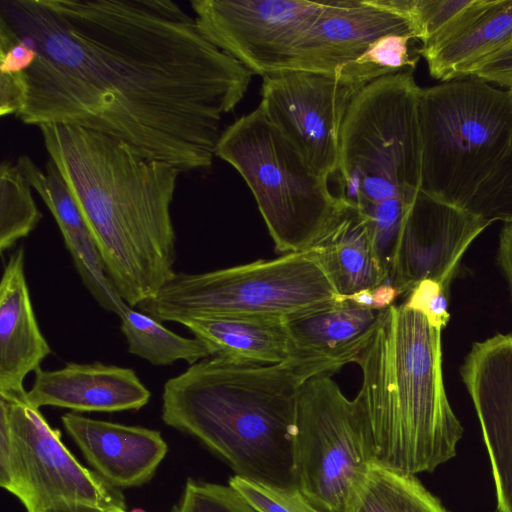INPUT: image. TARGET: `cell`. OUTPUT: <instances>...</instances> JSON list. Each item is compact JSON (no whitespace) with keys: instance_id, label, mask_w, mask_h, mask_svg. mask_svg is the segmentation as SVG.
Here are the masks:
<instances>
[{"instance_id":"obj_1","label":"cell","mask_w":512,"mask_h":512,"mask_svg":"<svg viewBox=\"0 0 512 512\" xmlns=\"http://www.w3.org/2000/svg\"><path fill=\"white\" fill-rule=\"evenodd\" d=\"M0 22L37 52L0 75L15 117L101 132L180 172L211 167L253 76L171 0H1Z\"/></svg>"},{"instance_id":"obj_2","label":"cell","mask_w":512,"mask_h":512,"mask_svg":"<svg viewBox=\"0 0 512 512\" xmlns=\"http://www.w3.org/2000/svg\"><path fill=\"white\" fill-rule=\"evenodd\" d=\"M38 128L121 298L137 307L154 297L177 274L171 204L180 170L98 131Z\"/></svg>"},{"instance_id":"obj_3","label":"cell","mask_w":512,"mask_h":512,"mask_svg":"<svg viewBox=\"0 0 512 512\" xmlns=\"http://www.w3.org/2000/svg\"><path fill=\"white\" fill-rule=\"evenodd\" d=\"M339 368L321 358L257 364L210 357L163 386L162 420L222 457L236 475L299 489L297 410L309 379Z\"/></svg>"},{"instance_id":"obj_4","label":"cell","mask_w":512,"mask_h":512,"mask_svg":"<svg viewBox=\"0 0 512 512\" xmlns=\"http://www.w3.org/2000/svg\"><path fill=\"white\" fill-rule=\"evenodd\" d=\"M441 332L422 312L392 305L355 361L362 383L354 399L367 423L375 466L416 475L457 454L464 427L445 391Z\"/></svg>"},{"instance_id":"obj_5","label":"cell","mask_w":512,"mask_h":512,"mask_svg":"<svg viewBox=\"0 0 512 512\" xmlns=\"http://www.w3.org/2000/svg\"><path fill=\"white\" fill-rule=\"evenodd\" d=\"M421 191L468 208L512 148V92L479 78L420 88Z\"/></svg>"},{"instance_id":"obj_6","label":"cell","mask_w":512,"mask_h":512,"mask_svg":"<svg viewBox=\"0 0 512 512\" xmlns=\"http://www.w3.org/2000/svg\"><path fill=\"white\" fill-rule=\"evenodd\" d=\"M420 88L413 71L379 78L352 99L340 135L337 197L364 211L421 189Z\"/></svg>"},{"instance_id":"obj_7","label":"cell","mask_w":512,"mask_h":512,"mask_svg":"<svg viewBox=\"0 0 512 512\" xmlns=\"http://www.w3.org/2000/svg\"><path fill=\"white\" fill-rule=\"evenodd\" d=\"M215 156L252 192L278 253L307 251L327 228L340 200L259 107L228 125Z\"/></svg>"},{"instance_id":"obj_8","label":"cell","mask_w":512,"mask_h":512,"mask_svg":"<svg viewBox=\"0 0 512 512\" xmlns=\"http://www.w3.org/2000/svg\"><path fill=\"white\" fill-rule=\"evenodd\" d=\"M310 251L289 253L206 273H177L137 308L160 322L210 316L287 318L337 300Z\"/></svg>"},{"instance_id":"obj_9","label":"cell","mask_w":512,"mask_h":512,"mask_svg":"<svg viewBox=\"0 0 512 512\" xmlns=\"http://www.w3.org/2000/svg\"><path fill=\"white\" fill-rule=\"evenodd\" d=\"M0 485L26 512H127L119 490L78 462L27 393L0 392Z\"/></svg>"},{"instance_id":"obj_10","label":"cell","mask_w":512,"mask_h":512,"mask_svg":"<svg viewBox=\"0 0 512 512\" xmlns=\"http://www.w3.org/2000/svg\"><path fill=\"white\" fill-rule=\"evenodd\" d=\"M375 454L363 413L331 379L303 384L298 398L299 490L320 512H356Z\"/></svg>"},{"instance_id":"obj_11","label":"cell","mask_w":512,"mask_h":512,"mask_svg":"<svg viewBox=\"0 0 512 512\" xmlns=\"http://www.w3.org/2000/svg\"><path fill=\"white\" fill-rule=\"evenodd\" d=\"M201 33L253 75L288 69L292 47L326 0H193Z\"/></svg>"},{"instance_id":"obj_12","label":"cell","mask_w":512,"mask_h":512,"mask_svg":"<svg viewBox=\"0 0 512 512\" xmlns=\"http://www.w3.org/2000/svg\"><path fill=\"white\" fill-rule=\"evenodd\" d=\"M359 91L337 75L287 70L263 78L258 107L329 179L338 170L342 124Z\"/></svg>"},{"instance_id":"obj_13","label":"cell","mask_w":512,"mask_h":512,"mask_svg":"<svg viewBox=\"0 0 512 512\" xmlns=\"http://www.w3.org/2000/svg\"><path fill=\"white\" fill-rule=\"evenodd\" d=\"M492 222L420 190L404 217L390 283L407 296L423 280L449 290L468 247Z\"/></svg>"},{"instance_id":"obj_14","label":"cell","mask_w":512,"mask_h":512,"mask_svg":"<svg viewBox=\"0 0 512 512\" xmlns=\"http://www.w3.org/2000/svg\"><path fill=\"white\" fill-rule=\"evenodd\" d=\"M460 375L489 457L496 512H512V333L474 342Z\"/></svg>"},{"instance_id":"obj_15","label":"cell","mask_w":512,"mask_h":512,"mask_svg":"<svg viewBox=\"0 0 512 512\" xmlns=\"http://www.w3.org/2000/svg\"><path fill=\"white\" fill-rule=\"evenodd\" d=\"M393 33L418 39L410 18L381 0H326L293 45L287 70L335 75L378 38Z\"/></svg>"},{"instance_id":"obj_16","label":"cell","mask_w":512,"mask_h":512,"mask_svg":"<svg viewBox=\"0 0 512 512\" xmlns=\"http://www.w3.org/2000/svg\"><path fill=\"white\" fill-rule=\"evenodd\" d=\"M151 393L131 368L67 363L56 370L39 369L27 391L36 408L53 406L76 412H120L144 407Z\"/></svg>"},{"instance_id":"obj_17","label":"cell","mask_w":512,"mask_h":512,"mask_svg":"<svg viewBox=\"0 0 512 512\" xmlns=\"http://www.w3.org/2000/svg\"><path fill=\"white\" fill-rule=\"evenodd\" d=\"M61 420L94 471L117 489L147 482L167 453V444L157 430L76 413H66Z\"/></svg>"},{"instance_id":"obj_18","label":"cell","mask_w":512,"mask_h":512,"mask_svg":"<svg viewBox=\"0 0 512 512\" xmlns=\"http://www.w3.org/2000/svg\"><path fill=\"white\" fill-rule=\"evenodd\" d=\"M16 164L50 210L88 292L104 310L118 316L128 304L110 280L96 239L53 160L47 159L45 171L24 154Z\"/></svg>"},{"instance_id":"obj_19","label":"cell","mask_w":512,"mask_h":512,"mask_svg":"<svg viewBox=\"0 0 512 512\" xmlns=\"http://www.w3.org/2000/svg\"><path fill=\"white\" fill-rule=\"evenodd\" d=\"M25 250L9 256L0 283V392L26 394L24 380L52 353L35 317L25 277Z\"/></svg>"},{"instance_id":"obj_20","label":"cell","mask_w":512,"mask_h":512,"mask_svg":"<svg viewBox=\"0 0 512 512\" xmlns=\"http://www.w3.org/2000/svg\"><path fill=\"white\" fill-rule=\"evenodd\" d=\"M309 250L338 295L373 289L389 279V271L375 251L365 215L341 200L333 219Z\"/></svg>"},{"instance_id":"obj_21","label":"cell","mask_w":512,"mask_h":512,"mask_svg":"<svg viewBox=\"0 0 512 512\" xmlns=\"http://www.w3.org/2000/svg\"><path fill=\"white\" fill-rule=\"evenodd\" d=\"M384 310L337 300L311 311L284 318L298 349L325 359L339 369L355 362L374 336Z\"/></svg>"},{"instance_id":"obj_22","label":"cell","mask_w":512,"mask_h":512,"mask_svg":"<svg viewBox=\"0 0 512 512\" xmlns=\"http://www.w3.org/2000/svg\"><path fill=\"white\" fill-rule=\"evenodd\" d=\"M180 324L205 344L212 357L257 364L313 357L298 349L284 318L210 316L188 318Z\"/></svg>"},{"instance_id":"obj_23","label":"cell","mask_w":512,"mask_h":512,"mask_svg":"<svg viewBox=\"0 0 512 512\" xmlns=\"http://www.w3.org/2000/svg\"><path fill=\"white\" fill-rule=\"evenodd\" d=\"M512 41V0H489L461 31L420 52L429 74L441 82L472 76L487 58Z\"/></svg>"},{"instance_id":"obj_24","label":"cell","mask_w":512,"mask_h":512,"mask_svg":"<svg viewBox=\"0 0 512 512\" xmlns=\"http://www.w3.org/2000/svg\"><path fill=\"white\" fill-rule=\"evenodd\" d=\"M128 352L155 366L183 360L193 365L212 357L198 338L180 336L152 316L127 305L118 315Z\"/></svg>"},{"instance_id":"obj_25","label":"cell","mask_w":512,"mask_h":512,"mask_svg":"<svg viewBox=\"0 0 512 512\" xmlns=\"http://www.w3.org/2000/svg\"><path fill=\"white\" fill-rule=\"evenodd\" d=\"M407 15L420 41L419 53L432 49L461 31L489 0H382Z\"/></svg>"},{"instance_id":"obj_26","label":"cell","mask_w":512,"mask_h":512,"mask_svg":"<svg viewBox=\"0 0 512 512\" xmlns=\"http://www.w3.org/2000/svg\"><path fill=\"white\" fill-rule=\"evenodd\" d=\"M356 512H448L415 475L373 466Z\"/></svg>"},{"instance_id":"obj_27","label":"cell","mask_w":512,"mask_h":512,"mask_svg":"<svg viewBox=\"0 0 512 512\" xmlns=\"http://www.w3.org/2000/svg\"><path fill=\"white\" fill-rule=\"evenodd\" d=\"M420 42L410 34H387L376 41L337 76L362 89L371 82L403 71H414L421 57Z\"/></svg>"},{"instance_id":"obj_28","label":"cell","mask_w":512,"mask_h":512,"mask_svg":"<svg viewBox=\"0 0 512 512\" xmlns=\"http://www.w3.org/2000/svg\"><path fill=\"white\" fill-rule=\"evenodd\" d=\"M32 186L18 165H0V250L12 248L39 224L42 213L32 196Z\"/></svg>"},{"instance_id":"obj_29","label":"cell","mask_w":512,"mask_h":512,"mask_svg":"<svg viewBox=\"0 0 512 512\" xmlns=\"http://www.w3.org/2000/svg\"><path fill=\"white\" fill-rule=\"evenodd\" d=\"M410 206L404 201L391 199L361 211L367 219L375 251L389 274L402 223Z\"/></svg>"},{"instance_id":"obj_30","label":"cell","mask_w":512,"mask_h":512,"mask_svg":"<svg viewBox=\"0 0 512 512\" xmlns=\"http://www.w3.org/2000/svg\"><path fill=\"white\" fill-rule=\"evenodd\" d=\"M173 512H258L230 485L187 480Z\"/></svg>"},{"instance_id":"obj_31","label":"cell","mask_w":512,"mask_h":512,"mask_svg":"<svg viewBox=\"0 0 512 512\" xmlns=\"http://www.w3.org/2000/svg\"><path fill=\"white\" fill-rule=\"evenodd\" d=\"M229 485L258 512H320L299 489L271 487L235 475Z\"/></svg>"},{"instance_id":"obj_32","label":"cell","mask_w":512,"mask_h":512,"mask_svg":"<svg viewBox=\"0 0 512 512\" xmlns=\"http://www.w3.org/2000/svg\"><path fill=\"white\" fill-rule=\"evenodd\" d=\"M468 208L492 223L512 216V148Z\"/></svg>"},{"instance_id":"obj_33","label":"cell","mask_w":512,"mask_h":512,"mask_svg":"<svg viewBox=\"0 0 512 512\" xmlns=\"http://www.w3.org/2000/svg\"><path fill=\"white\" fill-rule=\"evenodd\" d=\"M487 83L512 89V41L483 61L472 74Z\"/></svg>"},{"instance_id":"obj_34","label":"cell","mask_w":512,"mask_h":512,"mask_svg":"<svg viewBox=\"0 0 512 512\" xmlns=\"http://www.w3.org/2000/svg\"><path fill=\"white\" fill-rule=\"evenodd\" d=\"M497 248V265L506 281L512 305V216L502 221Z\"/></svg>"},{"instance_id":"obj_35","label":"cell","mask_w":512,"mask_h":512,"mask_svg":"<svg viewBox=\"0 0 512 512\" xmlns=\"http://www.w3.org/2000/svg\"><path fill=\"white\" fill-rule=\"evenodd\" d=\"M373 309L384 310L394 305L395 300L401 296L400 291L391 283H383L372 290Z\"/></svg>"},{"instance_id":"obj_36","label":"cell","mask_w":512,"mask_h":512,"mask_svg":"<svg viewBox=\"0 0 512 512\" xmlns=\"http://www.w3.org/2000/svg\"><path fill=\"white\" fill-rule=\"evenodd\" d=\"M371 290L372 289H365V290H361V291L352 293L350 295H345V296L338 295V296L342 299L349 300L358 306L373 309V297H372Z\"/></svg>"},{"instance_id":"obj_37","label":"cell","mask_w":512,"mask_h":512,"mask_svg":"<svg viewBox=\"0 0 512 512\" xmlns=\"http://www.w3.org/2000/svg\"><path fill=\"white\" fill-rule=\"evenodd\" d=\"M511 92H512V89H511Z\"/></svg>"}]
</instances>
